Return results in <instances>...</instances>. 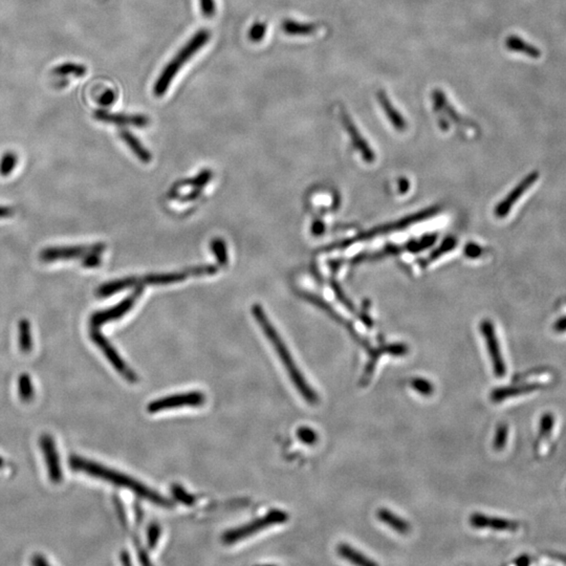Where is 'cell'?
Returning a JSON list of instances; mask_svg holds the SVG:
<instances>
[{"label": "cell", "instance_id": "cell-1", "mask_svg": "<svg viewBox=\"0 0 566 566\" xmlns=\"http://www.w3.org/2000/svg\"><path fill=\"white\" fill-rule=\"evenodd\" d=\"M69 467L73 471L83 472V473H87V475L105 480V482H109L113 486H117V487L131 490L133 493L137 494L139 497L144 498V499L157 504V506H163V507H171L172 506V503L167 498L161 496V494L157 493L153 490L149 489L145 484L133 479L131 476L109 469V468L105 467L103 464H98V462L85 460V458L80 457V456L73 455L69 458Z\"/></svg>", "mask_w": 566, "mask_h": 566}, {"label": "cell", "instance_id": "cell-2", "mask_svg": "<svg viewBox=\"0 0 566 566\" xmlns=\"http://www.w3.org/2000/svg\"><path fill=\"white\" fill-rule=\"evenodd\" d=\"M252 312L254 318L256 319L259 326L264 330L267 338L272 343L273 348L278 354L279 359H280L283 366L288 372V376H290L299 394L308 404H313V405L317 404L319 402L318 394L315 392L314 388L308 384V381L304 378L300 370L297 367L296 362L293 359L292 354L288 352V348H286L281 337L279 336L278 332L275 330L274 326H272L271 321L269 320L264 308H261L259 304H255L253 306Z\"/></svg>", "mask_w": 566, "mask_h": 566}, {"label": "cell", "instance_id": "cell-3", "mask_svg": "<svg viewBox=\"0 0 566 566\" xmlns=\"http://www.w3.org/2000/svg\"><path fill=\"white\" fill-rule=\"evenodd\" d=\"M209 38H210V33L207 30H201L189 40V43L171 60L168 65L165 67L163 73L159 76V79L157 80V82H155L153 91H155V95L157 97H161L166 93L179 69L184 67V65H186L187 61L190 60L195 53H197L201 47L208 43Z\"/></svg>", "mask_w": 566, "mask_h": 566}, {"label": "cell", "instance_id": "cell-4", "mask_svg": "<svg viewBox=\"0 0 566 566\" xmlns=\"http://www.w3.org/2000/svg\"><path fill=\"white\" fill-rule=\"evenodd\" d=\"M288 520V514L286 512L281 511V510H272L262 517L257 518L245 525L226 532L221 539L225 544H234L254 535L257 532L262 531L276 524L284 523Z\"/></svg>", "mask_w": 566, "mask_h": 566}, {"label": "cell", "instance_id": "cell-5", "mask_svg": "<svg viewBox=\"0 0 566 566\" xmlns=\"http://www.w3.org/2000/svg\"><path fill=\"white\" fill-rule=\"evenodd\" d=\"M206 402V396L203 392H191L186 394H172V396H165L149 403L147 406V411L149 414H157V412L165 411V410L177 409V408L197 407V406L204 405Z\"/></svg>", "mask_w": 566, "mask_h": 566}, {"label": "cell", "instance_id": "cell-6", "mask_svg": "<svg viewBox=\"0 0 566 566\" xmlns=\"http://www.w3.org/2000/svg\"><path fill=\"white\" fill-rule=\"evenodd\" d=\"M91 338L95 346L104 354L107 360L111 363L113 368H115L125 380L131 383L137 382V374L127 365V363H125V361L121 358L119 352L111 346V342H109L97 328H93V330H91Z\"/></svg>", "mask_w": 566, "mask_h": 566}, {"label": "cell", "instance_id": "cell-7", "mask_svg": "<svg viewBox=\"0 0 566 566\" xmlns=\"http://www.w3.org/2000/svg\"><path fill=\"white\" fill-rule=\"evenodd\" d=\"M143 292H144L143 286H139L131 296L127 297L125 300L119 303L117 306H113V308H109V310H102V312H98L93 314L91 318V328H100V326H104L106 323L111 322V321L122 318L125 314H127V313L133 308L135 303L137 302V299L143 294Z\"/></svg>", "mask_w": 566, "mask_h": 566}, {"label": "cell", "instance_id": "cell-8", "mask_svg": "<svg viewBox=\"0 0 566 566\" xmlns=\"http://www.w3.org/2000/svg\"><path fill=\"white\" fill-rule=\"evenodd\" d=\"M40 449L45 455V462L47 464V475L53 484H58L63 482V471L61 467V460L56 447L55 440L49 434L45 433L40 436Z\"/></svg>", "mask_w": 566, "mask_h": 566}, {"label": "cell", "instance_id": "cell-9", "mask_svg": "<svg viewBox=\"0 0 566 566\" xmlns=\"http://www.w3.org/2000/svg\"><path fill=\"white\" fill-rule=\"evenodd\" d=\"M480 330H482V336H484V341H486V344L488 346V352H489L490 358H491L494 374L497 378H503L506 376V372H507V368H506V363H504L503 358H502L499 343H498L497 336H496L495 330H494L491 321H482Z\"/></svg>", "mask_w": 566, "mask_h": 566}, {"label": "cell", "instance_id": "cell-10", "mask_svg": "<svg viewBox=\"0 0 566 566\" xmlns=\"http://www.w3.org/2000/svg\"><path fill=\"white\" fill-rule=\"evenodd\" d=\"M104 249V245L47 248L40 253V259L45 261V262H54V261L58 260H71V259L83 258V257L89 252L102 253Z\"/></svg>", "mask_w": 566, "mask_h": 566}, {"label": "cell", "instance_id": "cell-11", "mask_svg": "<svg viewBox=\"0 0 566 566\" xmlns=\"http://www.w3.org/2000/svg\"><path fill=\"white\" fill-rule=\"evenodd\" d=\"M470 524L475 529H490L495 531L513 532L518 529L517 522L502 518L489 517L484 514L474 513L470 517Z\"/></svg>", "mask_w": 566, "mask_h": 566}, {"label": "cell", "instance_id": "cell-12", "mask_svg": "<svg viewBox=\"0 0 566 566\" xmlns=\"http://www.w3.org/2000/svg\"><path fill=\"white\" fill-rule=\"evenodd\" d=\"M95 117L99 121L111 123L115 125H131V126L145 127L149 124V119L146 115H122V113H107L104 111H97Z\"/></svg>", "mask_w": 566, "mask_h": 566}, {"label": "cell", "instance_id": "cell-13", "mask_svg": "<svg viewBox=\"0 0 566 566\" xmlns=\"http://www.w3.org/2000/svg\"><path fill=\"white\" fill-rule=\"evenodd\" d=\"M538 179L537 174H532L531 177H528V179H524L522 181L521 185L517 187L509 196L507 197L506 201H502L501 204L497 207L496 209V215L499 217L506 216V215L509 213V211L511 210L512 207L514 206L516 201L524 194V193L527 192L528 189L531 188L533 186L534 183H535L536 179Z\"/></svg>", "mask_w": 566, "mask_h": 566}, {"label": "cell", "instance_id": "cell-14", "mask_svg": "<svg viewBox=\"0 0 566 566\" xmlns=\"http://www.w3.org/2000/svg\"><path fill=\"white\" fill-rule=\"evenodd\" d=\"M378 518L381 522L386 524L390 529L396 531L400 535H407L411 530L409 522L406 521L404 518L394 514V512L387 509H381L378 512Z\"/></svg>", "mask_w": 566, "mask_h": 566}, {"label": "cell", "instance_id": "cell-15", "mask_svg": "<svg viewBox=\"0 0 566 566\" xmlns=\"http://www.w3.org/2000/svg\"><path fill=\"white\" fill-rule=\"evenodd\" d=\"M141 286L139 277H127V278L119 279L113 282L105 283L100 286L97 290V296L109 297L115 293L121 292L125 288H133V286Z\"/></svg>", "mask_w": 566, "mask_h": 566}, {"label": "cell", "instance_id": "cell-16", "mask_svg": "<svg viewBox=\"0 0 566 566\" xmlns=\"http://www.w3.org/2000/svg\"><path fill=\"white\" fill-rule=\"evenodd\" d=\"M539 386L536 384H527V385L509 386V387L499 388L494 390L491 394V398L493 402L499 403L514 396H522V394H531L538 389Z\"/></svg>", "mask_w": 566, "mask_h": 566}, {"label": "cell", "instance_id": "cell-17", "mask_svg": "<svg viewBox=\"0 0 566 566\" xmlns=\"http://www.w3.org/2000/svg\"><path fill=\"white\" fill-rule=\"evenodd\" d=\"M343 123H344L346 128H348V133H350L352 142H354V146H356V148H358L360 152H362L364 159H365L366 161H372V159H374V153L370 150V147L366 144V142L363 139L362 135H360L358 129L356 128L354 123L350 121V117H348L346 113L343 115Z\"/></svg>", "mask_w": 566, "mask_h": 566}, {"label": "cell", "instance_id": "cell-18", "mask_svg": "<svg viewBox=\"0 0 566 566\" xmlns=\"http://www.w3.org/2000/svg\"><path fill=\"white\" fill-rule=\"evenodd\" d=\"M378 101H380L381 106L383 111H385V115L389 119L390 123L396 127L398 131H403L406 128V122L404 117L400 115L398 111L394 109L390 100L388 99L387 95L381 91L378 93Z\"/></svg>", "mask_w": 566, "mask_h": 566}, {"label": "cell", "instance_id": "cell-19", "mask_svg": "<svg viewBox=\"0 0 566 566\" xmlns=\"http://www.w3.org/2000/svg\"><path fill=\"white\" fill-rule=\"evenodd\" d=\"M338 554L343 559L348 560V562L356 564V565L370 566L376 564V562L370 560L367 556L356 551L354 547H350L348 544H340L338 547Z\"/></svg>", "mask_w": 566, "mask_h": 566}, {"label": "cell", "instance_id": "cell-20", "mask_svg": "<svg viewBox=\"0 0 566 566\" xmlns=\"http://www.w3.org/2000/svg\"><path fill=\"white\" fill-rule=\"evenodd\" d=\"M121 137H122L123 141L128 145L131 151L137 155L139 161H144V163H149V161L152 159V155H150V152H149V151L139 143V139H137L135 135H131L129 131H121Z\"/></svg>", "mask_w": 566, "mask_h": 566}, {"label": "cell", "instance_id": "cell-21", "mask_svg": "<svg viewBox=\"0 0 566 566\" xmlns=\"http://www.w3.org/2000/svg\"><path fill=\"white\" fill-rule=\"evenodd\" d=\"M507 47L508 49H511V51L525 54V55L529 56V57H540L539 49L525 43L521 38L516 37V36H511V37L508 38Z\"/></svg>", "mask_w": 566, "mask_h": 566}, {"label": "cell", "instance_id": "cell-22", "mask_svg": "<svg viewBox=\"0 0 566 566\" xmlns=\"http://www.w3.org/2000/svg\"><path fill=\"white\" fill-rule=\"evenodd\" d=\"M282 30L288 35L306 36L315 33L317 31V27L315 25H308V23H297L294 20H284L282 23Z\"/></svg>", "mask_w": 566, "mask_h": 566}, {"label": "cell", "instance_id": "cell-23", "mask_svg": "<svg viewBox=\"0 0 566 566\" xmlns=\"http://www.w3.org/2000/svg\"><path fill=\"white\" fill-rule=\"evenodd\" d=\"M19 348L23 354H29L33 348L31 326L27 319H23L19 323Z\"/></svg>", "mask_w": 566, "mask_h": 566}, {"label": "cell", "instance_id": "cell-24", "mask_svg": "<svg viewBox=\"0 0 566 566\" xmlns=\"http://www.w3.org/2000/svg\"><path fill=\"white\" fill-rule=\"evenodd\" d=\"M18 394L23 403H30L35 396L33 382L29 374H23L18 378Z\"/></svg>", "mask_w": 566, "mask_h": 566}, {"label": "cell", "instance_id": "cell-25", "mask_svg": "<svg viewBox=\"0 0 566 566\" xmlns=\"http://www.w3.org/2000/svg\"><path fill=\"white\" fill-rule=\"evenodd\" d=\"M410 386L414 388V392L422 396H430L434 394V385L431 381L427 378L416 376L412 378Z\"/></svg>", "mask_w": 566, "mask_h": 566}, {"label": "cell", "instance_id": "cell-26", "mask_svg": "<svg viewBox=\"0 0 566 566\" xmlns=\"http://www.w3.org/2000/svg\"><path fill=\"white\" fill-rule=\"evenodd\" d=\"M54 73L60 76H77L81 77L87 73V67L83 65H76V63H65L54 69Z\"/></svg>", "mask_w": 566, "mask_h": 566}, {"label": "cell", "instance_id": "cell-27", "mask_svg": "<svg viewBox=\"0 0 566 566\" xmlns=\"http://www.w3.org/2000/svg\"><path fill=\"white\" fill-rule=\"evenodd\" d=\"M211 249L214 253L217 261L220 266H226L228 264V250H227L226 244L225 241L220 238H215L211 242Z\"/></svg>", "mask_w": 566, "mask_h": 566}, {"label": "cell", "instance_id": "cell-28", "mask_svg": "<svg viewBox=\"0 0 566 566\" xmlns=\"http://www.w3.org/2000/svg\"><path fill=\"white\" fill-rule=\"evenodd\" d=\"M17 155L14 152H7L3 155V159L0 161V174L3 177H8L11 174L12 171L17 164Z\"/></svg>", "mask_w": 566, "mask_h": 566}, {"label": "cell", "instance_id": "cell-29", "mask_svg": "<svg viewBox=\"0 0 566 566\" xmlns=\"http://www.w3.org/2000/svg\"><path fill=\"white\" fill-rule=\"evenodd\" d=\"M509 436V429L506 424H499L496 430L495 438H494L493 447L496 451H501L506 447Z\"/></svg>", "mask_w": 566, "mask_h": 566}, {"label": "cell", "instance_id": "cell-30", "mask_svg": "<svg viewBox=\"0 0 566 566\" xmlns=\"http://www.w3.org/2000/svg\"><path fill=\"white\" fill-rule=\"evenodd\" d=\"M211 177H212V172L209 170H205L199 173L194 179H188V181H184V183L179 185H181V186H192L194 189H201L210 181Z\"/></svg>", "mask_w": 566, "mask_h": 566}, {"label": "cell", "instance_id": "cell-31", "mask_svg": "<svg viewBox=\"0 0 566 566\" xmlns=\"http://www.w3.org/2000/svg\"><path fill=\"white\" fill-rule=\"evenodd\" d=\"M297 438L300 442L306 444H315L318 442V433L313 428L308 426L298 428L297 430Z\"/></svg>", "mask_w": 566, "mask_h": 566}, {"label": "cell", "instance_id": "cell-32", "mask_svg": "<svg viewBox=\"0 0 566 566\" xmlns=\"http://www.w3.org/2000/svg\"><path fill=\"white\" fill-rule=\"evenodd\" d=\"M267 33V27L264 23H257L249 31V38L253 43H258L264 37Z\"/></svg>", "mask_w": 566, "mask_h": 566}, {"label": "cell", "instance_id": "cell-33", "mask_svg": "<svg viewBox=\"0 0 566 566\" xmlns=\"http://www.w3.org/2000/svg\"><path fill=\"white\" fill-rule=\"evenodd\" d=\"M554 427V418L551 414H544L540 420V436H547L551 434Z\"/></svg>", "mask_w": 566, "mask_h": 566}, {"label": "cell", "instance_id": "cell-34", "mask_svg": "<svg viewBox=\"0 0 566 566\" xmlns=\"http://www.w3.org/2000/svg\"><path fill=\"white\" fill-rule=\"evenodd\" d=\"M159 536H161V528H159V524H151L150 527L148 528V531H147V542H148V547L150 549H153L157 545Z\"/></svg>", "mask_w": 566, "mask_h": 566}, {"label": "cell", "instance_id": "cell-35", "mask_svg": "<svg viewBox=\"0 0 566 566\" xmlns=\"http://www.w3.org/2000/svg\"><path fill=\"white\" fill-rule=\"evenodd\" d=\"M100 252H89L83 257L82 266L85 268H98L101 264V257Z\"/></svg>", "mask_w": 566, "mask_h": 566}, {"label": "cell", "instance_id": "cell-36", "mask_svg": "<svg viewBox=\"0 0 566 566\" xmlns=\"http://www.w3.org/2000/svg\"><path fill=\"white\" fill-rule=\"evenodd\" d=\"M172 493L174 497L177 498V500H179V501L183 502V503L192 504L193 501H194L192 496L189 495L186 491H184L181 488L177 487V486L173 488Z\"/></svg>", "mask_w": 566, "mask_h": 566}, {"label": "cell", "instance_id": "cell-37", "mask_svg": "<svg viewBox=\"0 0 566 566\" xmlns=\"http://www.w3.org/2000/svg\"><path fill=\"white\" fill-rule=\"evenodd\" d=\"M201 3V9L203 14L207 17H211L215 13V3L214 0H199Z\"/></svg>", "mask_w": 566, "mask_h": 566}, {"label": "cell", "instance_id": "cell-38", "mask_svg": "<svg viewBox=\"0 0 566 566\" xmlns=\"http://www.w3.org/2000/svg\"><path fill=\"white\" fill-rule=\"evenodd\" d=\"M115 93L113 91H106L104 93H102L101 98H100V103L101 104L104 105V106H109V105L113 104V102L115 101Z\"/></svg>", "mask_w": 566, "mask_h": 566}, {"label": "cell", "instance_id": "cell-39", "mask_svg": "<svg viewBox=\"0 0 566 566\" xmlns=\"http://www.w3.org/2000/svg\"><path fill=\"white\" fill-rule=\"evenodd\" d=\"M31 563L35 566L47 565L49 561L43 555H35L32 559Z\"/></svg>", "mask_w": 566, "mask_h": 566}, {"label": "cell", "instance_id": "cell-40", "mask_svg": "<svg viewBox=\"0 0 566 566\" xmlns=\"http://www.w3.org/2000/svg\"><path fill=\"white\" fill-rule=\"evenodd\" d=\"M13 215V210L7 207H0V218H7Z\"/></svg>", "mask_w": 566, "mask_h": 566}, {"label": "cell", "instance_id": "cell-41", "mask_svg": "<svg viewBox=\"0 0 566 566\" xmlns=\"http://www.w3.org/2000/svg\"><path fill=\"white\" fill-rule=\"evenodd\" d=\"M515 564L520 566L528 565V564H530V559L528 557H521L517 561H515Z\"/></svg>", "mask_w": 566, "mask_h": 566}, {"label": "cell", "instance_id": "cell-42", "mask_svg": "<svg viewBox=\"0 0 566 566\" xmlns=\"http://www.w3.org/2000/svg\"><path fill=\"white\" fill-rule=\"evenodd\" d=\"M558 330H566V319L565 320L560 321L558 323L557 326H556Z\"/></svg>", "mask_w": 566, "mask_h": 566}, {"label": "cell", "instance_id": "cell-43", "mask_svg": "<svg viewBox=\"0 0 566 566\" xmlns=\"http://www.w3.org/2000/svg\"><path fill=\"white\" fill-rule=\"evenodd\" d=\"M5 460L0 456V469H3V468L5 467Z\"/></svg>", "mask_w": 566, "mask_h": 566}]
</instances>
